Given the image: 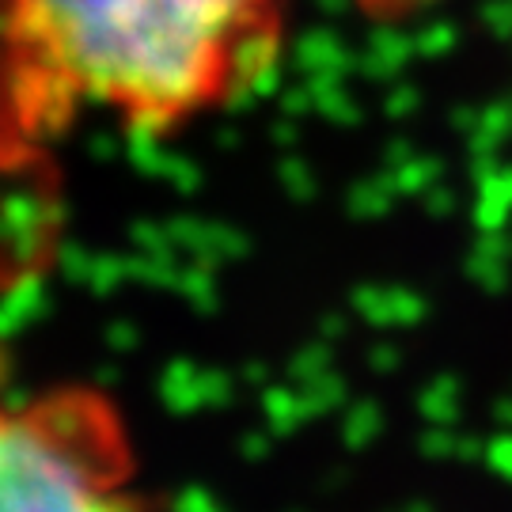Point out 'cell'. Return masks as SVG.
Wrapping results in <instances>:
<instances>
[{"mask_svg":"<svg viewBox=\"0 0 512 512\" xmlns=\"http://www.w3.org/2000/svg\"><path fill=\"white\" fill-rule=\"evenodd\" d=\"M289 38L293 0H0V126L175 137L266 92Z\"/></svg>","mask_w":512,"mask_h":512,"instance_id":"1","label":"cell"},{"mask_svg":"<svg viewBox=\"0 0 512 512\" xmlns=\"http://www.w3.org/2000/svg\"><path fill=\"white\" fill-rule=\"evenodd\" d=\"M0 512H148L122 410L92 384H0Z\"/></svg>","mask_w":512,"mask_h":512,"instance_id":"2","label":"cell"}]
</instances>
